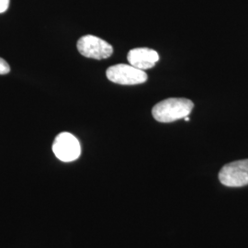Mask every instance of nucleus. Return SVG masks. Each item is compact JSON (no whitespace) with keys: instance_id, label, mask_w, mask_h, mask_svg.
<instances>
[{"instance_id":"obj_1","label":"nucleus","mask_w":248,"mask_h":248,"mask_svg":"<svg viewBox=\"0 0 248 248\" xmlns=\"http://www.w3.org/2000/svg\"><path fill=\"white\" fill-rule=\"evenodd\" d=\"M193 107V102L187 98H167L153 108L152 114L159 123H173L189 115Z\"/></svg>"},{"instance_id":"obj_2","label":"nucleus","mask_w":248,"mask_h":248,"mask_svg":"<svg viewBox=\"0 0 248 248\" xmlns=\"http://www.w3.org/2000/svg\"><path fill=\"white\" fill-rule=\"evenodd\" d=\"M108 79L119 85H137L147 80V75L143 70L135 68L133 65L120 63L108 68Z\"/></svg>"},{"instance_id":"obj_3","label":"nucleus","mask_w":248,"mask_h":248,"mask_svg":"<svg viewBox=\"0 0 248 248\" xmlns=\"http://www.w3.org/2000/svg\"><path fill=\"white\" fill-rule=\"evenodd\" d=\"M222 185L240 187L248 185V159L238 160L225 165L219 173Z\"/></svg>"},{"instance_id":"obj_4","label":"nucleus","mask_w":248,"mask_h":248,"mask_svg":"<svg viewBox=\"0 0 248 248\" xmlns=\"http://www.w3.org/2000/svg\"><path fill=\"white\" fill-rule=\"evenodd\" d=\"M78 50L83 56L102 60L108 58L112 53V46L106 41L93 35L83 36L78 42Z\"/></svg>"},{"instance_id":"obj_5","label":"nucleus","mask_w":248,"mask_h":248,"mask_svg":"<svg viewBox=\"0 0 248 248\" xmlns=\"http://www.w3.org/2000/svg\"><path fill=\"white\" fill-rule=\"evenodd\" d=\"M53 154L62 162H73L81 155L80 142L73 134L62 133L58 134L53 144Z\"/></svg>"},{"instance_id":"obj_6","label":"nucleus","mask_w":248,"mask_h":248,"mask_svg":"<svg viewBox=\"0 0 248 248\" xmlns=\"http://www.w3.org/2000/svg\"><path fill=\"white\" fill-rule=\"evenodd\" d=\"M128 62L131 65L140 70L150 69L159 60L156 51L149 48H135L131 50L127 55Z\"/></svg>"},{"instance_id":"obj_7","label":"nucleus","mask_w":248,"mask_h":248,"mask_svg":"<svg viewBox=\"0 0 248 248\" xmlns=\"http://www.w3.org/2000/svg\"><path fill=\"white\" fill-rule=\"evenodd\" d=\"M10 72V67L8 62L0 58V75H7Z\"/></svg>"},{"instance_id":"obj_8","label":"nucleus","mask_w":248,"mask_h":248,"mask_svg":"<svg viewBox=\"0 0 248 248\" xmlns=\"http://www.w3.org/2000/svg\"><path fill=\"white\" fill-rule=\"evenodd\" d=\"M9 0H0V13H4L9 9Z\"/></svg>"},{"instance_id":"obj_9","label":"nucleus","mask_w":248,"mask_h":248,"mask_svg":"<svg viewBox=\"0 0 248 248\" xmlns=\"http://www.w3.org/2000/svg\"><path fill=\"white\" fill-rule=\"evenodd\" d=\"M185 121H186V122L189 121V117H188V116H186V118H185Z\"/></svg>"}]
</instances>
